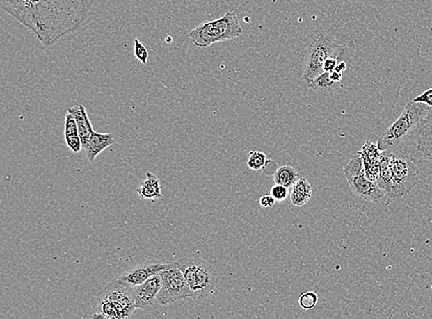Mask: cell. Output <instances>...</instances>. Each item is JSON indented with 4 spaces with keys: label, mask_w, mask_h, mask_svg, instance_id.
Returning a JSON list of instances; mask_svg holds the SVG:
<instances>
[{
    "label": "cell",
    "mask_w": 432,
    "mask_h": 319,
    "mask_svg": "<svg viewBox=\"0 0 432 319\" xmlns=\"http://www.w3.org/2000/svg\"><path fill=\"white\" fill-rule=\"evenodd\" d=\"M95 0H0L6 13L35 34L45 47L75 33L89 18Z\"/></svg>",
    "instance_id": "cell-1"
},
{
    "label": "cell",
    "mask_w": 432,
    "mask_h": 319,
    "mask_svg": "<svg viewBox=\"0 0 432 319\" xmlns=\"http://www.w3.org/2000/svg\"><path fill=\"white\" fill-rule=\"evenodd\" d=\"M90 304L95 310L93 318H129L136 310L133 287L116 279L93 296Z\"/></svg>",
    "instance_id": "cell-2"
},
{
    "label": "cell",
    "mask_w": 432,
    "mask_h": 319,
    "mask_svg": "<svg viewBox=\"0 0 432 319\" xmlns=\"http://www.w3.org/2000/svg\"><path fill=\"white\" fill-rule=\"evenodd\" d=\"M175 262L184 273L194 299L205 300L217 293V270L201 257L200 252L192 253Z\"/></svg>",
    "instance_id": "cell-3"
},
{
    "label": "cell",
    "mask_w": 432,
    "mask_h": 319,
    "mask_svg": "<svg viewBox=\"0 0 432 319\" xmlns=\"http://www.w3.org/2000/svg\"><path fill=\"white\" fill-rule=\"evenodd\" d=\"M429 110L430 106L427 104L413 101L408 102L399 118L378 136L377 145L379 149L391 151L396 148L415 127L419 126Z\"/></svg>",
    "instance_id": "cell-4"
},
{
    "label": "cell",
    "mask_w": 432,
    "mask_h": 319,
    "mask_svg": "<svg viewBox=\"0 0 432 319\" xmlns=\"http://www.w3.org/2000/svg\"><path fill=\"white\" fill-rule=\"evenodd\" d=\"M241 34L243 29L236 14L227 13L220 19L205 22L198 25L190 31L189 36L195 47L205 48L217 42L237 38Z\"/></svg>",
    "instance_id": "cell-5"
},
{
    "label": "cell",
    "mask_w": 432,
    "mask_h": 319,
    "mask_svg": "<svg viewBox=\"0 0 432 319\" xmlns=\"http://www.w3.org/2000/svg\"><path fill=\"white\" fill-rule=\"evenodd\" d=\"M340 47L341 45L337 44L331 36L323 33L317 34L310 45L305 60H304L303 81L308 84L322 74L323 65L326 60L335 56Z\"/></svg>",
    "instance_id": "cell-6"
},
{
    "label": "cell",
    "mask_w": 432,
    "mask_h": 319,
    "mask_svg": "<svg viewBox=\"0 0 432 319\" xmlns=\"http://www.w3.org/2000/svg\"><path fill=\"white\" fill-rule=\"evenodd\" d=\"M392 185L389 198L399 200L410 193L419 183L420 172L419 167L408 156L391 151Z\"/></svg>",
    "instance_id": "cell-7"
},
{
    "label": "cell",
    "mask_w": 432,
    "mask_h": 319,
    "mask_svg": "<svg viewBox=\"0 0 432 319\" xmlns=\"http://www.w3.org/2000/svg\"><path fill=\"white\" fill-rule=\"evenodd\" d=\"M161 288L158 295L161 306L175 303L186 298L194 299L191 289L184 273L176 262H170L169 266L161 270Z\"/></svg>",
    "instance_id": "cell-8"
},
{
    "label": "cell",
    "mask_w": 432,
    "mask_h": 319,
    "mask_svg": "<svg viewBox=\"0 0 432 319\" xmlns=\"http://www.w3.org/2000/svg\"><path fill=\"white\" fill-rule=\"evenodd\" d=\"M344 172L352 192L359 197L371 202H379L385 197V193L381 189L377 182L369 179L363 172L362 158L360 154L357 153L351 158L344 169Z\"/></svg>",
    "instance_id": "cell-9"
},
{
    "label": "cell",
    "mask_w": 432,
    "mask_h": 319,
    "mask_svg": "<svg viewBox=\"0 0 432 319\" xmlns=\"http://www.w3.org/2000/svg\"><path fill=\"white\" fill-rule=\"evenodd\" d=\"M161 288V276L160 272L152 276L144 283L134 286L136 309L152 311L161 306L158 301L159 292Z\"/></svg>",
    "instance_id": "cell-10"
},
{
    "label": "cell",
    "mask_w": 432,
    "mask_h": 319,
    "mask_svg": "<svg viewBox=\"0 0 432 319\" xmlns=\"http://www.w3.org/2000/svg\"><path fill=\"white\" fill-rule=\"evenodd\" d=\"M169 264L170 262H168V263H161V262L147 263V262H144V263L130 268L129 270H126L118 279L122 283L127 284V286L131 287L136 286L144 283L145 281H147V279L152 277L156 273L166 269V268L169 266Z\"/></svg>",
    "instance_id": "cell-11"
},
{
    "label": "cell",
    "mask_w": 432,
    "mask_h": 319,
    "mask_svg": "<svg viewBox=\"0 0 432 319\" xmlns=\"http://www.w3.org/2000/svg\"><path fill=\"white\" fill-rule=\"evenodd\" d=\"M383 151L379 149L377 144L374 145L371 142L366 141L363 145L362 150L359 151L362 158L363 172L371 181H376L379 175V167L381 158H382Z\"/></svg>",
    "instance_id": "cell-12"
},
{
    "label": "cell",
    "mask_w": 432,
    "mask_h": 319,
    "mask_svg": "<svg viewBox=\"0 0 432 319\" xmlns=\"http://www.w3.org/2000/svg\"><path fill=\"white\" fill-rule=\"evenodd\" d=\"M115 143V138H113V133H102L95 131L83 149L86 152L87 158L89 159V161L95 162L99 154Z\"/></svg>",
    "instance_id": "cell-13"
},
{
    "label": "cell",
    "mask_w": 432,
    "mask_h": 319,
    "mask_svg": "<svg viewBox=\"0 0 432 319\" xmlns=\"http://www.w3.org/2000/svg\"><path fill=\"white\" fill-rule=\"evenodd\" d=\"M67 112L70 113L75 117L77 125H78L79 135L81 136L82 142V148L87 145L90 140V136L95 133L92 122H90L89 116H88L87 111L83 105H77L68 108Z\"/></svg>",
    "instance_id": "cell-14"
},
{
    "label": "cell",
    "mask_w": 432,
    "mask_h": 319,
    "mask_svg": "<svg viewBox=\"0 0 432 319\" xmlns=\"http://www.w3.org/2000/svg\"><path fill=\"white\" fill-rule=\"evenodd\" d=\"M146 179L136 188V193L142 200H157L163 198L160 179L150 172H146Z\"/></svg>",
    "instance_id": "cell-15"
},
{
    "label": "cell",
    "mask_w": 432,
    "mask_h": 319,
    "mask_svg": "<svg viewBox=\"0 0 432 319\" xmlns=\"http://www.w3.org/2000/svg\"><path fill=\"white\" fill-rule=\"evenodd\" d=\"M392 177H393V173H392L391 167V151H383L382 158H381L380 162L379 175H378L376 182L387 196L391 193L392 185H393Z\"/></svg>",
    "instance_id": "cell-16"
},
{
    "label": "cell",
    "mask_w": 432,
    "mask_h": 319,
    "mask_svg": "<svg viewBox=\"0 0 432 319\" xmlns=\"http://www.w3.org/2000/svg\"><path fill=\"white\" fill-rule=\"evenodd\" d=\"M341 88V83L333 81L330 79V73L323 71L314 81L307 84V88L315 91L323 95H333Z\"/></svg>",
    "instance_id": "cell-17"
},
{
    "label": "cell",
    "mask_w": 432,
    "mask_h": 319,
    "mask_svg": "<svg viewBox=\"0 0 432 319\" xmlns=\"http://www.w3.org/2000/svg\"><path fill=\"white\" fill-rule=\"evenodd\" d=\"M312 195L311 184L306 179L300 178L299 181L291 188V204L295 206L301 207L308 203Z\"/></svg>",
    "instance_id": "cell-18"
},
{
    "label": "cell",
    "mask_w": 432,
    "mask_h": 319,
    "mask_svg": "<svg viewBox=\"0 0 432 319\" xmlns=\"http://www.w3.org/2000/svg\"><path fill=\"white\" fill-rule=\"evenodd\" d=\"M299 173L294 167L289 166V165L278 167L274 174L275 183L283 185V186L289 188V189L294 187V185L299 181Z\"/></svg>",
    "instance_id": "cell-19"
},
{
    "label": "cell",
    "mask_w": 432,
    "mask_h": 319,
    "mask_svg": "<svg viewBox=\"0 0 432 319\" xmlns=\"http://www.w3.org/2000/svg\"><path fill=\"white\" fill-rule=\"evenodd\" d=\"M419 128L417 151L425 158H432V126Z\"/></svg>",
    "instance_id": "cell-20"
},
{
    "label": "cell",
    "mask_w": 432,
    "mask_h": 319,
    "mask_svg": "<svg viewBox=\"0 0 432 319\" xmlns=\"http://www.w3.org/2000/svg\"><path fill=\"white\" fill-rule=\"evenodd\" d=\"M267 162L266 155L261 151L253 150L250 152V156L248 161H247V166L250 170H255V172H260L266 167Z\"/></svg>",
    "instance_id": "cell-21"
},
{
    "label": "cell",
    "mask_w": 432,
    "mask_h": 319,
    "mask_svg": "<svg viewBox=\"0 0 432 319\" xmlns=\"http://www.w3.org/2000/svg\"><path fill=\"white\" fill-rule=\"evenodd\" d=\"M318 303V295L314 292H306L301 295L299 298V304L301 309L304 310L314 309Z\"/></svg>",
    "instance_id": "cell-22"
},
{
    "label": "cell",
    "mask_w": 432,
    "mask_h": 319,
    "mask_svg": "<svg viewBox=\"0 0 432 319\" xmlns=\"http://www.w3.org/2000/svg\"><path fill=\"white\" fill-rule=\"evenodd\" d=\"M270 195L274 197L277 203H283L289 197V188L280 184H275L270 190Z\"/></svg>",
    "instance_id": "cell-23"
},
{
    "label": "cell",
    "mask_w": 432,
    "mask_h": 319,
    "mask_svg": "<svg viewBox=\"0 0 432 319\" xmlns=\"http://www.w3.org/2000/svg\"><path fill=\"white\" fill-rule=\"evenodd\" d=\"M134 55L141 64L146 65L147 59H149V52H147L146 47L138 39H135V45H134Z\"/></svg>",
    "instance_id": "cell-24"
},
{
    "label": "cell",
    "mask_w": 432,
    "mask_h": 319,
    "mask_svg": "<svg viewBox=\"0 0 432 319\" xmlns=\"http://www.w3.org/2000/svg\"><path fill=\"white\" fill-rule=\"evenodd\" d=\"M78 125H77L75 117L71 115L70 113H67L66 121H65V131L64 136H73L78 135Z\"/></svg>",
    "instance_id": "cell-25"
},
{
    "label": "cell",
    "mask_w": 432,
    "mask_h": 319,
    "mask_svg": "<svg viewBox=\"0 0 432 319\" xmlns=\"http://www.w3.org/2000/svg\"><path fill=\"white\" fill-rule=\"evenodd\" d=\"M65 140L73 153H79L81 150L82 142L79 133L78 135L65 136Z\"/></svg>",
    "instance_id": "cell-26"
},
{
    "label": "cell",
    "mask_w": 432,
    "mask_h": 319,
    "mask_svg": "<svg viewBox=\"0 0 432 319\" xmlns=\"http://www.w3.org/2000/svg\"><path fill=\"white\" fill-rule=\"evenodd\" d=\"M413 101L422 102V104H427L428 106L432 108V88L430 90H425L422 95L416 97Z\"/></svg>",
    "instance_id": "cell-27"
},
{
    "label": "cell",
    "mask_w": 432,
    "mask_h": 319,
    "mask_svg": "<svg viewBox=\"0 0 432 319\" xmlns=\"http://www.w3.org/2000/svg\"><path fill=\"white\" fill-rule=\"evenodd\" d=\"M275 203V200L271 195H264L259 199L260 206L266 209L274 206Z\"/></svg>",
    "instance_id": "cell-28"
},
{
    "label": "cell",
    "mask_w": 432,
    "mask_h": 319,
    "mask_svg": "<svg viewBox=\"0 0 432 319\" xmlns=\"http://www.w3.org/2000/svg\"><path fill=\"white\" fill-rule=\"evenodd\" d=\"M337 58L335 56H332V58H329L325 62V65H323V71L326 72L331 73L335 70V67L337 65Z\"/></svg>",
    "instance_id": "cell-29"
},
{
    "label": "cell",
    "mask_w": 432,
    "mask_h": 319,
    "mask_svg": "<svg viewBox=\"0 0 432 319\" xmlns=\"http://www.w3.org/2000/svg\"><path fill=\"white\" fill-rule=\"evenodd\" d=\"M432 126V108L430 107V110L427 113V115L425 116V118L422 120V124H420L419 127H429Z\"/></svg>",
    "instance_id": "cell-30"
},
{
    "label": "cell",
    "mask_w": 432,
    "mask_h": 319,
    "mask_svg": "<svg viewBox=\"0 0 432 319\" xmlns=\"http://www.w3.org/2000/svg\"><path fill=\"white\" fill-rule=\"evenodd\" d=\"M349 64H351V63L344 61V60H340V61H338L337 67H335V70L337 71V72L343 74L344 72H345V71L348 70V68L349 67Z\"/></svg>",
    "instance_id": "cell-31"
},
{
    "label": "cell",
    "mask_w": 432,
    "mask_h": 319,
    "mask_svg": "<svg viewBox=\"0 0 432 319\" xmlns=\"http://www.w3.org/2000/svg\"><path fill=\"white\" fill-rule=\"evenodd\" d=\"M342 76V73L337 72V71L335 70L333 71V72L330 73V79L333 81L337 82V83H341V81H342L343 79Z\"/></svg>",
    "instance_id": "cell-32"
}]
</instances>
